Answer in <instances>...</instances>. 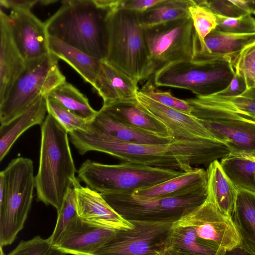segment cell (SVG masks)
Wrapping results in <instances>:
<instances>
[{
    "label": "cell",
    "mask_w": 255,
    "mask_h": 255,
    "mask_svg": "<svg viewBox=\"0 0 255 255\" xmlns=\"http://www.w3.org/2000/svg\"><path fill=\"white\" fill-rule=\"evenodd\" d=\"M70 139L79 154L90 151L105 153L126 162L188 172L194 165H208L230 154L228 148L215 138L201 140L174 139L162 144L121 142L97 133L75 130Z\"/></svg>",
    "instance_id": "cell-1"
},
{
    "label": "cell",
    "mask_w": 255,
    "mask_h": 255,
    "mask_svg": "<svg viewBox=\"0 0 255 255\" xmlns=\"http://www.w3.org/2000/svg\"><path fill=\"white\" fill-rule=\"evenodd\" d=\"M68 132L50 115L41 125L38 170L35 176L37 199L58 211L68 190L78 180Z\"/></svg>",
    "instance_id": "cell-2"
},
{
    "label": "cell",
    "mask_w": 255,
    "mask_h": 255,
    "mask_svg": "<svg viewBox=\"0 0 255 255\" xmlns=\"http://www.w3.org/2000/svg\"><path fill=\"white\" fill-rule=\"evenodd\" d=\"M45 22L47 34L99 60L107 53V11L93 0H63Z\"/></svg>",
    "instance_id": "cell-3"
},
{
    "label": "cell",
    "mask_w": 255,
    "mask_h": 255,
    "mask_svg": "<svg viewBox=\"0 0 255 255\" xmlns=\"http://www.w3.org/2000/svg\"><path fill=\"white\" fill-rule=\"evenodd\" d=\"M105 59L138 82L148 79L149 54L138 12L116 9L107 12Z\"/></svg>",
    "instance_id": "cell-4"
},
{
    "label": "cell",
    "mask_w": 255,
    "mask_h": 255,
    "mask_svg": "<svg viewBox=\"0 0 255 255\" xmlns=\"http://www.w3.org/2000/svg\"><path fill=\"white\" fill-rule=\"evenodd\" d=\"M35 188L32 160L19 157L0 173V245L11 244L23 228Z\"/></svg>",
    "instance_id": "cell-5"
},
{
    "label": "cell",
    "mask_w": 255,
    "mask_h": 255,
    "mask_svg": "<svg viewBox=\"0 0 255 255\" xmlns=\"http://www.w3.org/2000/svg\"><path fill=\"white\" fill-rule=\"evenodd\" d=\"M182 172L126 162L106 164L87 159L77 171V177L101 194H132L175 177Z\"/></svg>",
    "instance_id": "cell-6"
},
{
    "label": "cell",
    "mask_w": 255,
    "mask_h": 255,
    "mask_svg": "<svg viewBox=\"0 0 255 255\" xmlns=\"http://www.w3.org/2000/svg\"><path fill=\"white\" fill-rule=\"evenodd\" d=\"M102 195L128 221L174 223L204 202L208 195V184L183 194L164 197L144 198L132 194Z\"/></svg>",
    "instance_id": "cell-7"
},
{
    "label": "cell",
    "mask_w": 255,
    "mask_h": 255,
    "mask_svg": "<svg viewBox=\"0 0 255 255\" xmlns=\"http://www.w3.org/2000/svg\"><path fill=\"white\" fill-rule=\"evenodd\" d=\"M58 59L50 53L25 62L24 70L0 103V125L8 123L26 111L39 97H46L53 89L66 82L59 68Z\"/></svg>",
    "instance_id": "cell-8"
},
{
    "label": "cell",
    "mask_w": 255,
    "mask_h": 255,
    "mask_svg": "<svg viewBox=\"0 0 255 255\" xmlns=\"http://www.w3.org/2000/svg\"><path fill=\"white\" fill-rule=\"evenodd\" d=\"M199 119L230 154L255 156V119L207 101L200 96L186 99Z\"/></svg>",
    "instance_id": "cell-9"
},
{
    "label": "cell",
    "mask_w": 255,
    "mask_h": 255,
    "mask_svg": "<svg viewBox=\"0 0 255 255\" xmlns=\"http://www.w3.org/2000/svg\"><path fill=\"white\" fill-rule=\"evenodd\" d=\"M149 54L148 80L173 63L191 61L195 30L191 17L144 28Z\"/></svg>",
    "instance_id": "cell-10"
},
{
    "label": "cell",
    "mask_w": 255,
    "mask_h": 255,
    "mask_svg": "<svg viewBox=\"0 0 255 255\" xmlns=\"http://www.w3.org/2000/svg\"><path fill=\"white\" fill-rule=\"evenodd\" d=\"M235 74L227 62L197 63L192 61L173 63L156 73L155 86L188 90L197 96H208L224 89Z\"/></svg>",
    "instance_id": "cell-11"
},
{
    "label": "cell",
    "mask_w": 255,
    "mask_h": 255,
    "mask_svg": "<svg viewBox=\"0 0 255 255\" xmlns=\"http://www.w3.org/2000/svg\"><path fill=\"white\" fill-rule=\"evenodd\" d=\"M174 224L202 245L227 251L241 244L231 217L222 213L208 194L203 203Z\"/></svg>",
    "instance_id": "cell-12"
},
{
    "label": "cell",
    "mask_w": 255,
    "mask_h": 255,
    "mask_svg": "<svg viewBox=\"0 0 255 255\" xmlns=\"http://www.w3.org/2000/svg\"><path fill=\"white\" fill-rule=\"evenodd\" d=\"M130 222L132 229L116 231L94 255H148L164 251L173 223Z\"/></svg>",
    "instance_id": "cell-13"
},
{
    "label": "cell",
    "mask_w": 255,
    "mask_h": 255,
    "mask_svg": "<svg viewBox=\"0 0 255 255\" xmlns=\"http://www.w3.org/2000/svg\"><path fill=\"white\" fill-rule=\"evenodd\" d=\"M137 106L163 124L175 139L201 140L215 138L200 120L193 116L163 105L138 91ZM216 139V138H215Z\"/></svg>",
    "instance_id": "cell-14"
},
{
    "label": "cell",
    "mask_w": 255,
    "mask_h": 255,
    "mask_svg": "<svg viewBox=\"0 0 255 255\" xmlns=\"http://www.w3.org/2000/svg\"><path fill=\"white\" fill-rule=\"evenodd\" d=\"M116 232L88 221L78 215L69 223L54 246L65 254L94 255Z\"/></svg>",
    "instance_id": "cell-15"
},
{
    "label": "cell",
    "mask_w": 255,
    "mask_h": 255,
    "mask_svg": "<svg viewBox=\"0 0 255 255\" xmlns=\"http://www.w3.org/2000/svg\"><path fill=\"white\" fill-rule=\"evenodd\" d=\"M8 17L14 40L25 62L50 53L45 22L31 10L12 9Z\"/></svg>",
    "instance_id": "cell-16"
},
{
    "label": "cell",
    "mask_w": 255,
    "mask_h": 255,
    "mask_svg": "<svg viewBox=\"0 0 255 255\" xmlns=\"http://www.w3.org/2000/svg\"><path fill=\"white\" fill-rule=\"evenodd\" d=\"M76 195L77 213L82 218L115 230H130L133 224L123 218L106 201L102 195L78 180L73 186Z\"/></svg>",
    "instance_id": "cell-17"
},
{
    "label": "cell",
    "mask_w": 255,
    "mask_h": 255,
    "mask_svg": "<svg viewBox=\"0 0 255 255\" xmlns=\"http://www.w3.org/2000/svg\"><path fill=\"white\" fill-rule=\"evenodd\" d=\"M0 103L8 94L25 67V61L14 40L8 15L0 11Z\"/></svg>",
    "instance_id": "cell-18"
},
{
    "label": "cell",
    "mask_w": 255,
    "mask_h": 255,
    "mask_svg": "<svg viewBox=\"0 0 255 255\" xmlns=\"http://www.w3.org/2000/svg\"><path fill=\"white\" fill-rule=\"evenodd\" d=\"M138 82L106 59L102 60L94 88L103 100L102 107L122 102L137 101Z\"/></svg>",
    "instance_id": "cell-19"
},
{
    "label": "cell",
    "mask_w": 255,
    "mask_h": 255,
    "mask_svg": "<svg viewBox=\"0 0 255 255\" xmlns=\"http://www.w3.org/2000/svg\"><path fill=\"white\" fill-rule=\"evenodd\" d=\"M254 42L255 32L237 34L214 30L204 39V49L195 53L191 61L197 63L227 62L232 64L240 52Z\"/></svg>",
    "instance_id": "cell-20"
},
{
    "label": "cell",
    "mask_w": 255,
    "mask_h": 255,
    "mask_svg": "<svg viewBox=\"0 0 255 255\" xmlns=\"http://www.w3.org/2000/svg\"><path fill=\"white\" fill-rule=\"evenodd\" d=\"M121 142L135 144H162L174 139L171 136L154 134L124 124L100 109L90 121L87 130Z\"/></svg>",
    "instance_id": "cell-21"
},
{
    "label": "cell",
    "mask_w": 255,
    "mask_h": 255,
    "mask_svg": "<svg viewBox=\"0 0 255 255\" xmlns=\"http://www.w3.org/2000/svg\"><path fill=\"white\" fill-rule=\"evenodd\" d=\"M47 111L45 97H39L26 111L0 127V161L5 157L18 137L30 127L41 126Z\"/></svg>",
    "instance_id": "cell-22"
},
{
    "label": "cell",
    "mask_w": 255,
    "mask_h": 255,
    "mask_svg": "<svg viewBox=\"0 0 255 255\" xmlns=\"http://www.w3.org/2000/svg\"><path fill=\"white\" fill-rule=\"evenodd\" d=\"M208 184L206 170L194 167L179 175L154 186L138 189L132 194L144 198L172 196L183 194Z\"/></svg>",
    "instance_id": "cell-23"
},
{
    "label": "cell",
    "mask_w": 255,
    "mask_h": 255,
    "mask_svg": "<svg viewBox=\"0 0 255 255\" xmlns=\"http://www.w3.org/2000/svg\"><path fill=\"white\" fill-rule=\"evenodd\" d=\"M48 44L50 53L67 63L85 81L94 87L100 71L101 60L48 35Z\"/></svg>",
    "instance_id": "cell-24"
},
{
    "label": "cell",
    "mask_w": 255,
    "mask_h": 255,
    "mask_svg": "<svg viewBox=\"0 0 255 255\" xmlns=\"http://www.w3.org/2000/svg\"><path fill=\"white\" fill-rule=\"evenodd\" d=\"M101 109L120 122L128 126L154 134L172 137L169 130L163 124L137 106V101L119 103L107 107H102Z\"/></svg>",
    "instance_id": "cell-25"
},
{
    "label": "cell",
    "mask_w": 255,
    "mask_h": 255,
    "mask_svg": "<svg viewBox=\"0 0 255 255\" xmlns=\"http://www.w3.org/2000/svg\"><path fill=\"white\" fill-rule=\"evenodd\" d=\"M232 219L241 240L240 245L255 254V193L239 190Z\"/></svg>",
    "instance_id": "cell-26"
},
{
    "label": "cell",
    "mask_w": 255,
    "mask_h": 255,
    "mask_svg": "<svg viewBox=\"0 0 255 255\" xmlns=\"http://www.w3.org/2000/svg\"><path fill=\"white\" fill-rule=\"evenodd\" d=\"M208 194L213 198L219 210L232 216L239 190L226 173L220 162L216 160L208 166Z\"/></svg>",
    "instance_id": "cell-27"
},
{
    "label": "cell",
    "mask_w": 255,
    "mask_h": 255,
    "mask_svg": "<svg viewBox=\"0 0 255 255\" xmlns=\"http://www.w3.org/2000/svg\"><path fill=\"white\" fill-rule=\"evenodd\" d=\"M192 4L193 0H162L150 9L138 13L140 25L142 28H147L189 17V8Z\"/></svg>",
    "instance_id": "cell-28"
},
{
    "label": "cell",
    "mask_w": 255,
    "mask_h": 255,
    "mask_svg": "<svg viewBox=\"0 0 255 255\" xmlns=\"http://www.w3.org/2000/svg\"><path fill=\"white\" fill-rule=\"evenodd\" d=\"M220 162L238 190L255 193V156L229 154Z\"/></svg>",
    "instance_id": "cell-29"
},
{
    "label": "cell",
    "mask_w": 255,
    "mask_h": 255,
    "mask_svg": "<svg viewBox=\"0 0 255 255\" xmlns=\"http://www.w3.org/2000/svg\"><path fill=\"white\" fill-rule=\"evenodd\" d=\"M77 116L89 122L98 111L90 105L87 98L73 85L67 82L53 89L46 96Z\"/></svg>",
    "instance_id": "cell-30"
},
{
    "label": "cell",
    "mask_w": 255,
    "mask_h": 255,
    "mask_svg": "<svg viewBox=\"0 0 255 255\" xmlns=\"http://www.w3.org/2000/svg\"><path fill=\"white\" fill-rule=\"evenodd\" d=\"M189 11L196 33L195 54L204 49V39L216 29L217 18L216 15L209 9L196 0H193V4L189 7Z\"/></svg>",
    "instance_id": "cell-31"
},
{
    "label": "cell",
    "mask_w": 255,
    "mask_h": 255,
    "mask_svg": "<svg viewBox=\"0 0 255 255\" xmlns=\"http://www.w3.org/2000/svg\"><path fill=\"white\" fill-rule=\"evenodd\" d=\"M199 96L207 101L255 119V87L234 97H223L215 94Z\"/></svg>",
    "instance_id": "cell-32"
},
{
    "label": "cell",
    "mask_w": 255,
    "mask_h": 255,
    "mask_svg": "<svg viewBox=\"0 0 255 255\" xmlns=\"http://www.w3.org/2000/svg\"><path fill=\"white\" fill-rule=\"evenodd\" d=\"M57 213V220L54 231L48 238L54 246L57 243L69 223L78 215L76 195L73 187L68 190Z\"/></svg>",
    "instance_id": "cell-33"
},
{
    "label": "cell",
    "mask_w": 255,
    "mask_h": 255,
    "mask_svg": "<svg viewBox=\"0 0 255 255\" xmlns=\"http://www.w3.org/2000/svg\"><path fill=\"white\" fill-rule=\"evenodd\" d=\"M47 111L68 132L86 131L89 122L66 109L57 102L46 97Z\"/></svg>",
    "instance_id": "cell-34"
},
{
    "label": "cell",
    "mask_w": 255,
    "mask_h": 255,
    "mask_svg": "<svg viewBox=\"0 0 255 255\" xmlns=\"http://www.w3.org/2000/svg\"><path fill=\"white\" fill-rule=\"evenodd\" d=\"M232 65L235 72L245 81L247 89L255 87V42L246 47Z\"/></svg>",
    "instance_id": "cell-35"
},
{
    "label": "cell",
    "mask_w": 255,
    "mask_h": 255,
    "mask_svg": "<svg viewBox=\"0 0 255 255\" xmlns=\"http://www.w3.org/2000/svg\"><path fill=\"white\" fill-rule=\"evenodd\" d=\"M139 91L150 99L170 108L188 115L191 114V108L186 100L172 96L170 92L162 91L157 88L152 79H149Z\"/></svg>",
    "instance_id": "cell-36"
},
{
    "label": "cell",
    "mask_w": 255,
    "mask_h": 255,
    "mask_svg": "<svg viewBox=\"0 0 255 255\" xmlns=\"http://www.w3.org/2000/svg\"><path fill=\"white\" fill-rule=\"evenodd\" d=\"M48 239L39 236L27 241H22L7 255H65Z\"/></svg>",
    "instance_id": "cell-37"
},
{
    "label": "cell",
    "mask_w": 255,
    "mask_h": 255,
    "mask_svg": "<svg viewBox=\"0 0 255 255\" xmlns=\"http://www.w3.org/2000/svg\"><path fill=\"white\" fill-rule=\"evenodd\" d=\"M217 25L215 30L221 32L245 34L255 32V18L250 14L237 17L216 15Z\"/></svg>",
    "instance_id": "cell-38"
},
{
    "label": "cell",
    "mask_w": 255,
    "mask_h": 255,
    "mask_svg": "<svg viewBox=\"0 0 255 255\" xmlns=\"http://www.w3.org/2000/svg\"><path fill=\"white\" fill-rule=\"evenodd\" d=\"M198 3L206 6L216 15L229 17H237L248 14L237 3V0H196Z\"/></svg>",
    "instance_id": "cell-39"
},
{
    "label": "cell",
    "mask_w": 255,
    "mask_h": 255,
    "mask_svg": "<svg viewBox=\"0 0 255 255\" xmlns=\"http://www.w3.org/2000/svg\"><path fill=\"white\" fill-rule=\"evenodd\" d=\"M162 0H120L117 9L143 12L162 1Z\"/></svg>",
    "instance_id": "cell-40"
},
{
    "label": "cell",
    "mask_w": 255,
    "mask_h": 255,
    "mask_svg": "<svg viewBox=\"0 0 255 255\" xmlns=\"http://www.w3.org/2000/svg\"><path fill=\"white\" fill-rule=\"evenodd\" d=\"M246 90L245 81L235 73L229 84L224 89L214 94L223 97H234L242 94Z\"/></svg>",
    "instance_id": "cell-41"
},
{
    "label": "cell",
    "mask_w": 255,
    "mask_h": 255,
    "mask_svg": "<svg viewBox=\"0 0 255 255\" xmlns=\"http://www.w3.org/2000/svg\"><path fill=\"white\" fill-rule=\"evenodd\" d=\"M38 0H0V5L6 8L30 10Z\"/></svg>",
    "instance_id": "cell-42"
},
{
    "label": "cell",
    "mask_w": 255,
    "mask_h": 255,
    "mask_svg": "<svg viewBox=\"0 0 255 255\" xmlns=\"http://www.w3.org/2000/svg\"><path fill=\"white\" fill-rule=\"evenodd\" d=\"M241 3L248 14H255V0H241Z\"/></svg>",
    "instance_id": "cell-43"
},
{
    "label": "cell",
    "mask_w": 255,
    "mask_h": 255,
    "mask_svg": "<svg viewBox=\"0 0 255 255\" xmlns=\"http://www.w3.org/2000/svg\"><path fill=\"white\" fill-rule=\"evenodd\" d=\"M226 255H255V254L239 246L231 250L226 251Z\"/></svg>",
    "instance_id": "cell-44"
},
{
    "label": "cell",
    "mask_w": 255,
    "mask_h": 255,
    "mask_svg": "<svg viewBox=\"0 0 255 255\" xmlns=\"http://www.w3.org/2000/svg\"><path fill=\"white\" fill-rule=\"evenodd\" d=\"M57 0H38V2H39L42 5H48L52 3H54L57 2Z\"/></svg>",
    "instance_id": "cell-45"
},
{
    "label": "cell",
    "mask_w": 255,
    "mask_h": 255,
    "mask_svg": "<svg viewBox=\"0 0 255 255\" xmlns=\"http://www.w3.org/2000/svg\"><path fill=\"white\" fill-rule=\"evenodd\" d=\"M163 252L166 254V255H178L177 254L168 250H164Z\"/></svg>",
    "instance_id": "cell-46"
},
{
    "label": "cell",
    "mask_w": 255,
    "mask_h": 255,
    "mask_svg": "<svg viewBox=\"0 0 255 255\" xmlns=\"http://www.w3.org/2000/svg\"><path fill=\"white\" fill-rule=\"evenodd\" d=\"M2 247H0V255H5L4 254V253H3V251H2Z\"/></svg>",
    "instance_id": "cell-47"
},
{
    "label": "cell",
    "mask_w": 255,
    "mask_h": 255,
    "mask_svg": "<svg viewBox=\"0 0 255 255\" xmlns=\"http://www.w3.org/2000/svg\"><path fill=\"white\" fill-rule=\"evenodd\" d=\"M159 255H166V254L163 252H162L161 253H159Z\"/></svg>",
    "instance_id": "cell-48"
},
{
    "label": "cell",
    "mask_w": 255,
    "mask_h": 255,
    "mask_svg": "<svg viewBox=\"0 0 255 255\" xmlns=\"http://www.w3.org/2000/svg\"><path fill=\"white\" fill-rule=\"evenodd\" d=\"M148 255H159V253L158 254H155Z\"/></svg>",
    "instance_id": "cell-49"
}]
</instances>
